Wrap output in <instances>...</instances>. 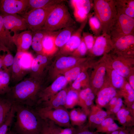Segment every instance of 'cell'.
I'll use <instances>...</instances> for the list:
<instances>
[{
    "mask_svg": "<svg viewBox=\"0 0 134 134\" xmlns=\"http://www.w3.org/2000/svg\"><path fill=\"white\" fill-rule=\"evenodd\" d=\"M7 134H17L14 131L9 130L8 131Z\"/></svg>",
    "mask_w": 134,
    "mask_h": 134,
    "instance_id": "cell-54",
    "label": "cell"
},
{
    "mask_svg": "<svg viewBox=\"0 0 134 134\" xmlns=\"http://www.w3.org/2000/svg\"><path fill=\"white\" fill-rule=\"evenodd\" d=\"M7 48L0 46V69H2V60Z\"/></svg>",
    "mask_w": 134,
    "mask_h": 134,
    "instance_id": "cell-50",
    "label": "cell"
},
{
    "mask_svg": "<svg viewBox=\"0 0 134 134\" xmlns=\"http://www.w3.org/2000/svg\"><path fill=\"white\" fill-rule=\"evenodd\" d=\"M112 66L114 70L123 77H126L129 75V69L122 63L119 61H116L113 63Z\"/></svg>",
    "mask_w": 134,
    "mask_h": 134,
    "instance_id": "cell-40",
    "label": "cell"
},
{
    "mask_svg": "<svg viewBox=\"0 0 134 134\" xmlns=\"http://www.w3.org/2000/svg\"><path fill=\"white\" fill-rule=\"evenodd\" d=\"M43 81L29 76L11 87L10 91L5 95L13 104L32 107L36 106L39 94L44 88Z\"/></svg>",
    "mask_w": 134,
    "mask_h": 134,
    "instance_id": "cell-1",
    "label": "cell"
},
{
    "mask_svg": "<svg viewBox=\"0 0 134 134\" xmlns=\"http://www.w3.org/2000/svg\"><path fill=\"white\" fill-rule=\"evenodd\" d=\"M11 81L10 74L8 72L3 69H0V95H4L10 91L9 86Z\"/></svg>",
    "mask_w": 134,
    "mask_h": 134,
    "instance_id": "cell-30",
    "label": "cell"
},
{
    "mask_svg": "<svg viewBox=\"0 0 134 134\" xmlns=\"http://www.w3.org/2000/svg\"><path fill=\"white\" fill-rule=\"evenodd\" d=\"M33 32L29 30L16 34L13 38V41L17 51H27L31 46Z\"/></svg>",
    "mask_w": 134,
    "mask_h": 134,
    "instance_id": "cell-17",
    "label": "cell"
},
{
    "mask_svg": "<svg viewBox=\"0 0 134 134\" xmlns=\"http://www.w3.org/2000/svg\"><path fill=\"white\" fill-rule=\"evenodd\" d=\"M13 104L5 95H0V126L9 114Z\"/></svg>",
    "mask_w": 134,
    "mask_h": 134,
    "instance_id": "cell-29",
    "label": "cell"
},
{
    "mask_svg": "<svg viewBox=\"0 0 134 134\" xmlns=\"http://www.w3.org/2000/svg\"><path fill=\"white\" fill-rule=\"evenodd\" d=\"M28 10V0H0V14H20L21 15Z\"/></svg>",
    "mask_w": 134,
    "mask_h": 134,
    "instance_id": "cell-11",
    "label": "cell"
},
{
    "mask_svg": "<svg viewBox=\"0 0 134 134\" xmlns=\"http://www.w3.org/2000/svg\"><path fill=\"white\" fill-rule=\"evenodd\" d=\"M82 59L72 56H64L57 59L50 66L48 71V79L54 81L58 76L79 64Z\"/></svg>",
    "mask_w": 134,
    "mask_h": 134,
    "instance_id": "cell-9",
    "label": "cell"
},
{
    "mask_svg": "<svg viewBox=\"0 0 134 134\" xmlns=\"http://www.w3.org/2000/svg\"><path fill=\"white\" fill-rule=\"evenodd\" d=\"M44 120V121L39 134H57L58 126L50 120Z\"/></svg>",
    "mask_w": 134,
    "mask_h": 134,
    "instance_id": "cell-36",
    "label": "cell"
},
{
    "mask_svg": "<svg viewBox=\"0 0 134 134\" xmlns=\"http://www.w3.org/2000/svg\"><path fill=\"white\" fill-rule=\"evenodd\" d=\"M106 68L103 66L99 67L97 70L94 78L92 84L94 88H100L103 83L104 77L105 73Z\"/></svg>",
    "mask_w": 134,
    "mask_h": 134,
    "instance_id": "cell-34",
    "label": "cell"
},
{
    "mask_svg": "<svg viewBox=\"0 0 134 134\" xmlns=\"http://www.w3.org/2000/svg\"><path fill=\"white\" fill-rule=\"evenodd\" d=\"M70 123L72 126L78 127L83 126L88 115L81 108H73L69 112Z\"/></svg>",
    "mask_w": 134,
    "mask_h": 134,
    "instance_id": "cell-24",
    "label": "cell"
},
{
    "mask_svg": "<svg viewBox=\"0 0 134 134\" xmlns=\"http://www.w3.org/2000/svg\"><path fill=\"white\" fill-rule=\"evenodd\" d=\"M116 114L119 123L122 127H132L134 125V116L127 108L123 106Z\"/></svg>",
    "mask_w": 134,
    "mask_h": 134,
    "instance_id": "cell-27",
    "label": "cell"
},
{
    "mask_svg": "<svg viewBox=\"0 0 134 134\" xmlns=\"http://www.w3.org/2000/svg\"><path fill=\"white\" fill-rule=\"evenodd\" d=\"M95 97L92 89L87 87L79 92L78 102V105L88 116L92 106Z\"/></svg>",
    "mask_w": 134,
    "mask_h": 134,
    "instance_id": "cell-19",
    "label": "cell"
},
{
    "mask_svg": "<svg viewBox=\"0 0 134 134\" xmlns=\"http://www.w3.org/2000/svg\"><path fill=\"white\" fill-rule=\"evenodd\" d=\"M128 134H134V129L133 128L131 129Z\"/></svg>",
    "mask_w": 134,
    "mask_h": 134,
    "instance_id": "cell-55",
    "label": "cell"
},
{
    "mask_svg": "<svg viewBox=\"0 0 134 134\" xmlns=\"http://www.w3.org/2000/svg\"><path fill=\"white\" fill-rule=\"evenodd\" d=\"M123 127H119L115 122L111 125L103 128H97L96 132L100 133H108L120 129Z\"/></svg>",
    "mask_w": 134,
    "mask_h": 134,
    "instance_id": "cell-45",
    "label": "cell"
},
{
    "mask_svg": "<svg viewBox=\"0 0 134 134\" xmlns=\"http://www.w3.org/2000/svg\"><path fill=\"white\" fill-rule=\"evenodd\" d=\"M116 94V91L113 87H110L104 88L98 94L96 100L97 105L101 108L106 107Z\"/></svg>",
    "mask_w": 134,
    "mask_h": 134,
    "instance_id": "cell-22",
    "label": "cell"
},
{
    "mask_svg": "<svg viewBox=\"0 0 134 134\" xmlns=\"http://www.w3.org/2000/svg\"><path fill=\"white\" fill-rule=\"evenodd\" d=\"M15 110L13 104L11 111L3 123L0 126V134H7L15 117Z\"/></svg>",
    "mask_w": 134,
    "mask_h": 134,
    "instance_id": "cell-33",
    "label": "cell"
},
{
    "mask_svg": "<svg viewBox=\"0 0 134 134\" xmlns=\"http://www.w3.org/2000/svg\"><path fill=\"white\" fill-rule=\"evenodd\" d=\"M114 122V119L109 116L105 119L96 128L105 127L111 125Z\"/></svg>",
    "mask_w": 134,
    "mask_h": 134,
    "instance_id": "cell-49",
    "label": "cell"
},
{
    "mask_svg": "<svg viewBox=\"0 0 134 134\" xmlns=\"http://www.w3.org/2000/svg\"><path fill=\"white\" fill-rule=\"evenodd\" d=\"M93 7L95 15L101 24L102 33L109 34L110 29L117 16L115 0H94Z\"/></svg>",
    "mask_w": 134,
    "mask_h": 134,
    "instance_id": "cell-3",
    "label": "cell"
},
{
    "mask_svg": "<svg viewBox=\"0 0 134 134\" xmlns=\"http://www.w3.org/2000/svg\"><path fill=\"white\" fill-rule=\"evenodd\" d=\"M14 105L16 120L14 131L17 134H39L44 120L35 109L24 105Z\"/></svg>",
    "mask_w": 134,
    "mask_h": 134,
    "instance_id": "cell-2",
    "label": "cell"
},
{
    "mask_svg": "<svg viewBox=\"0 0 134 134\" xmlns=\"http://www.w3.org/2000/svg\"><path fill=\"white\" fill-rule=\"evenodd\" d=\"M113 48V42L110 35L103 33L96 38L92 50L93 54L100 56Z\"/></svg>",
    "mask_w": 134,
    "mask_h": 134,
    "instance_id": "cell-15",
    "label": "cell"
},
{
    "mask_svg": "<svg viewBox=\"0 0 134 134\" xmlns=\"http://www.w3.org/2000/svg\"><path fill=\"white\" fill-rule=\"evenodd\" d=\"M63 75L57 77L51 84L44 87L40 92L38 105L45 101L66 87L68 83Z\"/></svg>",
    "mask_w": 134,
    "mask_h": 134,
    "instance_id": "cell-12",
    "label": "cell"
},
{
    "mask_svg": "<svg viewBox=\"0 0 134 134\" xmlns=\"http://www.w3.org/2000/svg\"><path fill=\"white\" fill-rule=\"evenodd\" d=\"M111 114L109 111L103 110L97 105H93L88 115V122L86 125L89 129L96 128Z\"/></svg>",
    "mask_w": 134,
    "mask_h": 134,
    "instance_id": "cell-16",
    "label": "cell"
},
{
    "mask_svg": "<svg viewBox=\"0 0 134 134\" xmlns=\"http://www.w3.org/2000/svg\"><path fill=\"white\" fill-rule=\"evenodd\" d=\"M65 1L63 0H28V11L49 5L59 4Z\"/></svg>",
    "mask_w": 134,
    "mask_h": 134,
    "instance_id": "cell-31",
    "label": "cell"
},
{
    "mask_svg": "<svg viewBox=\"0 0 134 134\" xmlns=\"http://www.w3.org/2000/svg\"><path fill=\"white\" fill-rule=\"evenodd\" d=\"M76 130L74 127L72 126L62 128L58 126L57 134H75Z\"/></svg>",
    "mask_w": 134,
    "mask_h": 134,
    "instance_id": "cell-46",
    "label": "cell"
},
{
    "mask_svg": "<svg viewBox=\"0 0 134 134\" xmlns=\"http://www.w3.org/2000/svg\"><path fill=\"white\" fill-rule=\"evenodd\" d=\"M117 14H124L134 18V0H115Z\"/></svg>",
    "mask_w": 134,
    "mask_h": 134,
    "instance_id": "cell-23",
    "label": "cell"
},
{
    "mask_svg": "<svg viewBox=\"0 0 134 134\" xmlns=\"http://www.w3.org/2000/svg\"><path fill=\"white\" fill-rule=\"evenodd\" d=\"M58 32H48L44 37L42 42L43 55L49 57L55 53L58 48L55 43Z\"/></svg>",
    "mask_w": 134,
    "mask_h": 134,
    "instance_id": "cell-21",
    "label": "cell"
},
{
    "mask_svg": "<svg viewBox=\"0 0 134 134\" xmlns=\"http://www.w3.org/2000/svg\"><path fill=\"white\" fill-rule=\"evenodd\" d=\"M58 4L31 10L22 15L26 20L28 30L33 32L42 29L49 15Z\"/></svg>",
    "mask_w": 134,
    "mask_h": 134,
    "instance_id": "cell-6",
    "label": "cell"
},
{
    "mask_svg": "<svg viewBox=\"0 0 134 134\" xmlns=\"http://www.w3.org/2000/svg\"><path fill=\"white\" fill-rule=\"evenodd\" d=\"M14 45L13 38L6 30L3 24V17L0 14V46L11 51L13 49Z\"/></svg>",
    "mask_w": 134,
    "mask_h": 134,
    "instance_id": "cell-26",
    "label": "cell"
},
{
    "mask_svg": "<svg viewBox=\"0 0 134 134\" xmlns=\"http://www.w3.org/2000/svg\"><path fill=\"white\" fill-rule=\"evenodd\" d=\"M131 127L123 128L119 130L118 134H128L132 129Z\"/></svg>",
    "mask_w": 134,
    "mask_h": 134,
    "instance_id": "cell-52",
    "label": "cell"
},
{
    "mask_svg": "<svg viewBox=\"0 0 134 134\" xmlns=\"http://www.w3.org/2000/svg\"><path fill=\"white\" fill-rule=\"evenodd\" d=\"M75 23L67 7L62 3L58 4L50 13L42 29L53 32L74 25Z\"/></svg>",
    "mask_w": 134,
    "mask_h": 134,
    "instance_id": "cell-4",
    "label": "cell"
},
{
    "mask_svg": "<svg viewBox=\"0 0 134 134\" xmlns=\"http://www.w3.org/2000/svg\"><path fill=\"white\" fill-rule=\"evenodd\" d=\"M86 45L87 49L91 50L94 44L96 37L89 33L83 32L82 37Z\"/></svg>",
    "mask_w": 134,
    "mask_h": 134,
    "instance_id": "cell-42",
    "label": "cell"
},
{
    "mask_svg": "<svg viewBox=\"0 0 134 134\" xmlns=\"http://www.w3.org/2000/svg\"><path fill=\"white\" fill-rule=\"evenodd\" d=\"M129 84L133 89H134V76L133 75H131L129 77Z\"/></svg>",
    "mask_w": 134,
    "mask_h": 134,
    "instance_id": "cell-53",
    "label": "cell"
},
{
    "mask_svg": "<svg viewBox=\"0 0 134 134\" xmlns=\"http://www.w3.org/2000/svg\"><path fill=\"white\" fill-rule=\"evenodd\" d=\"M79 92L70 87L68 88L64 107L67 109H72L75 106L78 105Z\"/></svg>",
    "mask_w": 134,
    "mask_h": 134,
    "instance_id": "cell-32",
    "label": "cell"
},
{
    "mask_svg": "<svg viewBox=\"0 0 134 134\" xmlns=\"http://www.w3.org/2000/svg\"><path fill=\"white\" fill-rule=\"evenodd\" d=\"M111 76L112 83L113 86L117 88H121L124 82L123 77L114 70L112 72Z\"/></svg>",
    "mask_w": 134,
    "mask_h": 134,
    "instance_id": "cell-41",
    "label": "cell"
},
{
    "mask_svg": "<svg viewBox=\"0 0 134 134\" xmlns=\"http://www.w3.org/2000/svg\"><path fill=\"white\" fill-rule=\"evenodd\" d=\"M78 128L76 130L75 134H103L102 133L94 132L90 130L86 125Z\"/></svg>",
    "mask_w": 134,
    "mask_h": 134,
    "instance_id": "cell-47",
    "label": "cell"
},
{
    "mask_svg": "<svg viewBox=\"0 0 134 134\" xmlns=\"http://www.w3.org/2000/svg\"><path fill=\"white\" fill-rule=\"evenodd\" d=\"M34 57L28 51H17L10 72L11 81L16 84L29 73Z\"/></svg>",
    "mask_w": 134,
    "mask_h": 134,
    "instance_id": "cell-5",
    "label": "cell"
},
{
    "mask_svg": "<svg viewBox=\"0 0 134 134\" xmlns=\"http://www.w3.org/2000/svg\"><path fill=\"white\" fill-rule=\"evenodd\" d=\"M113 47L120 53H132L134 44V34L125 36L117 39L112 40Z\"/></svg>",
    "mask_w": 134,
    "mask_h": 134,
    "instance_id": "cell-18",
    "label": "cell"
},
{
    "mask_svg": "<svg viewBox=\"0 0 134 134\" xmlns=\"http://www.w3.org/2000/svg\"><path fill=\"white\" fill-rule=\"evenodd\" d=\"M73 14L76 20L79 22L82 23L88 18V14L83 9H74Z\"/></svg>",
    "mask_w": 134,
    "mask_h": 134,
    "instance_id": "cell-44",
    "label": "cell"
},
{
    "mask_svg": "<svg viewBox=\"0 0 134 134\" xmlns=\"http://www.w3.org/2000/svg\"><path fill=\"white\" fill-rule=\"evenodd\" d=\"M14 60V57L11 53L10 51L7 49L3 59L2 69L8 72L10 74Z\"/></svg>",
    "mask_w": 134,
    "mask_h": 134,
    "instance_id": "cell-38",
    "label": "cell"
},
{
    "mask_svg": "<svg viewBox=\"0 0 134 134\" xmlns=\"http://www.w3.org/2000/svg\"><path fill=\"white\" fill-rule=\"evenodd\" d=\"M68 89L65 87L48 100L41 103L42 105L41 107L48 109L64 107Z\"/></svg>",
    "mask_w": 134,
    "mask_h": 134,
    "instance_id": "cell-20",
    "label": "cell"
},
{
    "mask_svg": "<svg viewBox=\"0 0 134 134\" xmlns=\"http://www.w3.org/2000/svg\"><path fill=\"white\" fill-rule=\"evenodd\" d=\"M89 22L90 29L95 35V37H96L100 35L102 33L101 24L95 15L90 17Z\"/></svg>",
    "mask_w": 134,
    "mask_h": 134,
    "instance_id": "cell-35",
    "label": "cell"
},
{
    "mask_svg": "<svg viewBox=\"0 0 134 134\" xmlns=\"http://www.w3.org/2000/svg\"><path fill=\"white\" fill-rule=\"evenodd\" d=\"M48 32L41 29L33 32L31 46L33 50L37 54L43 55L42 40L45 35Z\"/></svg>",
    "mask_w": 134,
    "mask_h": 134,
    "instance_id": "cell-28",
    "label": "cell"
},
{
    "mask_svg": "<svg viewBox=\"0 0 134 134\" xmlns=\"http://www.w3.org/2000/svg\"><path fill=\"white\" fill-rule=\"evenodd\" d=\"M35 109L43 119L50 120L61 127L65 128L72 126L69 112L64 107L52 109L37 107Z\"/></svg>",
    "mask_w": 134,
    "mask_h": 134,
    "instance_id": "cell-7",
    "label": "cell"
},
{
    "mask_svg": "<svg viewBox=\"0 0 134 134\" xmlns=\"http://www.w3.org/2000/svg\"><path fill=\"white\" fill-rule=\"evenodd\" d=\"M49 57L44 55L39 54H37L34 57L29 73L30 77L44 80L49 66Z\"/></svg>",
    "mask_w": 134,
    "mask_h": 134,
    "instance_id": "cell-13",
    "label": "cell"
},
{
    "mask_svg": "<svg viewBox=\"0 0 134 134\" xmlns=\"http://www.w3.org/2000/svg\"><path fill=\"white\" fill-rule=\"evenodd\" d=\"M88 18L82 23L80 27L74 32L68 42L60 48V53L66 56L71 54L80 45L81 38V34L87 21Z\"/></svg>",
    "mask_w": 134,
    "mask_h": 134,
    "instance_id": "cell-14",
    "label": "cell"
},
{
    "mask_svg": "<svg viewBox=\"0 0 134 134\" xmlns=\"http://www.w3.org/2000/svg\"><path fill=\"white\" fill-rule=\"evenodd\" d=\"M125 89L126 91L128 92L130 95L134 96V91L129 84L127 83L125 86Z\"/></svg>",
    "mask_w": 134,
    "mask_h": 134,
    "instance_id": "cell-51",
    "label": "cell"
},
{
    "mask_svg": "<svg viewBox=\"0 0 134 134\" xmlns=\"http://www.w3.org/2000/svg\"><path fill=\"white\" fill-rule=\"evenodd\" d=\"M134 18L124 14H117L109 35L112 40L134 34Z\"/></svg>",
    "mask_w": 134,
    "mask_h": 134,
    "instance_id": "cell-8",
    "label": "cell"
},
{
    "mask_svg": "<svg viewBox=\"0 0 134 134\" xmlns=\"http://www.w3.org/2000/svg\"><path fill=\"white\" fill-rule=\"evenodd\" d=\"M87 78V75L85 72H81L73 81L70 88L78 91L82 87L86 85L84 82Z\"/></svg>",
    "mask_w": 134,
    "mask_h": 134,
    "instance_id": "cell-39",
    "label": "cell"
},
{
    "mask_svg": "<svg viewBox=\"0 0 134 134\" xmlns=\"http://www.w3.org/2000/svg\"><path fill=\"white\" fill-rule=\"evenodd\" d=\"M87 49L86 45L82 37L80 45L70 55L71 56L79 58V56H83L86 54Z\"/></svg>",
    "mask_w": 134,
    "mask_h": 134,
    "instance_id": "cell-43",
    "label": "cell"
},
{
    "mask_svg": "<svg viewBox=\"0 0 134 134\" xmlns=\"http://www.w3.org/2000/svg\"><path fill=\"white\" fill-rule=\"evenodd\" d=\"M2 16L5 28L13 39L18 32L28 29L26 20L22 16L18 14H8Z\"/></svg>",
    "mask_w": 134,
    "mask_h": 134,
    "instance_id": "cell-10",
    "label": "cell"
},
{
    "mask_svg": "<svg viewBox=\"0 0 134 134\" xmlns=\"http://www.w3.org/2000/svg\"><path fill=\"white\" fill-rule=\"evenodd\" d=\"M123 102L122 99L118 97L116 103L112 110L111 114H116L121 109L123 106Z\"/></svg>",
    "mask_w": 134,
    "mask_h": 134,
    "instance_id": "cell-48",
    "label": "cell"
},
{
    "mask_svg": "<svg viewBox=\"0 0 134 134\" xmlns=\"http://www.w3.org/2000/svg\"><path fill=\"white\" fill-rule=\"evenodd\" d=\"M75 30L74 25L63 29L58 32L55 39L56 46L60 48L63 46L69 40Z\"/></svg>",
    "mask_w": 134,
    "mask_h": 134,
    "instance_id": "cell-25",
    "label": "cell"
},
{
    "mask_svg": "<svg viewBox=\"0 0 134 134\" xmlns=\"http://www.w3.org/2000/svg\"><path fill=\"white\" fill-rule=\"evenodd\" d=\"M70 1L71 5L74 9H83L88 14L91 9L92 3L90 0H71Z\"/></svg>",
    "mask_w": 134,
    "mask_h": 134,
    "instance_id": "cell-37",
    "label": "cell"
}]
</instances>
